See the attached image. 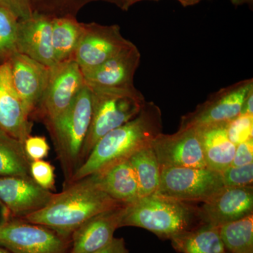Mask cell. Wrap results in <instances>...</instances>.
Wrapping results in <instances>:
<instances>
[{"mask_svg":"<svg viewBox=\"0 0 253 253\" xmlns=\"http://www.w3.org/2000/svg\"><path fill=\"white\" fill-rule=\"evenodd\" d=\"M0 207H1V203H0Z\"/></svg>","mask_w":253,"mask_h":253,"instance_id":"obj_40","label":"cell"},{"mask_svg":"<svg viewBox=\"0 0 253 253\" xmlns=\"http://www.w3.org/2000/svg\"><path fill=\"white\" fill-rule=\"evenodd\" d=\"M124 206L102 191L91 175L63 186L45 208L21 219L47 226L71 238L84 221L108 210Z\"/></svg>","mask_w":253,"mask_h":253,"instance_id":"obj_2","label":"cell"},{"mask_svg":"<svg viewBox=\"0 0 253 253\" xmlns=\"http://www.w3.org/2000/svg\"><path fill=\"white\" fill-rule=\"evenodd\" d=\"M132 44L123 36L118 25L84 23V31L74 60L84 71L99 66Z\"/></svg>","mask_w":253,"mask_h":253,"instance_id":"obj_10","label":"cell"},{"mask_svg":"<svg viewBox=\"0 0 253 253\" xmlns=\"http://www.w3.org/2000/svg\"><path fill=\"white\" fill-rule=\"evenodd\" d=\"M92 104L89 86H83L71 107L45 126L54 144L68 185L80 166L82 150L90 126Z\"/></svg>","mask_w":253,"mask_h":253,"instance_id":"obj_4","label":"cell"},{"mask_svg":"<svg viewBox=\"0 0 253 253\" xmlns=\"http://www.w3.org/2000/svg\"><path fill=\"white\" fill-rule=\"evenodd\" d=\"M0 5L11 11L18 20L25 19L33 14L31 0H0Z\"/></svg>","mask_w":253,"mask_h":253,"instance_id":"obj_32","label":"cell"},{"mask_svg":"<svg viewBox=\"0 0 253 253\" xmlns=\"http://www.w3.org/2000/svg\"><path fill=\"white\" fill-rule=\"evenodd\" d=\"M55 168L47 161L39 160L32 161L31 174L33 179L44 189L55 190Z\"/></svg>","mask_w":253,"mask_h":253,"instance_id":"obj_30","label":"cell"},{"mask_svg":"<svg viewBox=\"0 0 253 253\" xmlns=\"http://www.w3.org/2000/svg\"><path fill=\"white\" fill-rule=\"evenodd\" d=\"M240 114L253 116V91L245 99Z\"/></svg>","mask_w":253,"mask_h":253,"instance_id":"obj_35","label":"cell"},{"mask_svg":"<svg viewBox=\"0 0 253 253\" xmlns=\"http://www.w3.org/2000/svg\"><path fill=\"white\" fill-rule=\"evenodd\" d=\"M141 1H160V0H124L123 2V6L122 9L123 11H128L129 8L131 7L132 5L136 4V3L139 2Z\"/></svg>","mask_w":253,"mask_h":253,"instance_id":"obj_36","label":"cell"},{"mask_svg":"<svg viewBox=\"0 0 253 253\" xmlns=\"http://www.w3.org/2000/svg\"><path fill=\"white\" fill-rule=\"evenodd\" d=\"M89 87L92 112L90 126L82 150L81 166L101 138L135 118L146 102L144 95L135 86Z\"/></svg>","mask_w":253,"mask_h":253,"instance_id":"obj_5","label":"cell"},{"mask_svg":"<svg viewBox=\"0 0 253 253\" xmlns=\"http://www.w3.org/2000/svg\"><path fill=\"white\" fill-rule=\"evenodd\" d=\"M226 123L196 127L206 166L219 172L231 166L236 149V145L231 142L228 136Z\"/></svg>","mask_w":253,"mask_h":253,"instance_id":"obj_20","label":"cell"},{"mask_svg":"<svg viewBox=\"0 0 253 253\" xmlns=\"http://www.w3.org/2000/svg\"><path fill=\"white\" fill-rule=\"evenodd\" d=\"M253 91V78L221 88L182 116L179 129L229 122L239 116L245 99Z\"/></svg>","mask_w":253,"mask_h":253,"instance_id":"obj_9","label":"cell"},{"mask_svg":"<svg viewBox=\"0 0 253 253\" xmlns=\"http://www.w3.org/2000/svg\"><path fill=\"white\" fill-rule=\"evenodd\" d=\"M92 253H129V250L123 238H114L109 245Z\"/></svg>","mask_w":253,"mask_h":253,"instance_id":"obj_34","label":"cell"},{"mask_svg":"<svg viewBox=\"0 0 253 253\" xmlns=\"http://www.w3.org/2000/svg\"><path fill=\"white\" fill-rule=\"evenodd\" d=\"M199 207L203 224L221 226L253 214V186L224 187Z\"/></svg>","mask_w":253,"mask_h":253,"instance_id":"obj_13","label":"cell"},{"mask_svg":"<svg viewBox=\"0 0 253 253\" xmlns=\"http://www.w3.org/2000/svg\"><path fill=\"white\" fill-rule=\"evenodd\" d=\"M71 238L21 218L2 217L0 247L11 253H70Z\"/></svg>","mask_w":253,"mask_h":253,"instance_id":"obj_6","label":"cell"},{"mask_svg":"<svg viewBox=\"0 0 253 253\" xmlns=\"http://www.w3.org/2000/svg\"><path fill=\"white\" fill-rule=\"evenodd\" d=\"M201 224L199 206L194 203L154 194L126 205L121 227L143 228L160 239L170 240Z\"/></svg>","mask_w":253,"mask_h":253,"instance_id":"obj_3","label":"cell"},{"mask_svg":"<svg viewBox=\"0 0 253 253\" xmlns=\"http://www.w3.org/2000/svg\"><path fill=\"white\" fill-rule=\"evenodd\" d=\"M18 19L0 5V64L9 62L16 49Z\"/></svg>","mask_w":253,"mask_h":253,"instance_id":"obj_27","label":"cell"},{"mask_svg":"<svg viewBox=\"0 0 253 253\" xmlns=\"http://www.w3.org/2000/svg\"><path fill=\"white\" fill-rule=\"evenodd\" d=\"M52 18L33 13L18 20L16 49L20 54L52 68L56 65L52 42Z\"/></svg>","mask_w":253,"mask_h":253,"instance_id":"obj_17","label":"cell"},{"mask_svg":"<svg viewBox=\"0 0 253 253\" xmlns=\"http://www.w3.org/2000/svg\"><path fill=\"white\" fill-rule=\"evenodd\" d=\"M126 207L108 210L84 221L71 236L70 253H92L109 245L121 227Z\"/></svg>","mask_w":253,"mask_h":253,"instance_id":"obj_16","label":"cell"},{"mask_svg":"<svg viewBox=\"0 0 253 253\" xmlns=\"http://www.w3.org/2000/svg\"><path fill=\"white\" fill-rule=\"evenodd\" d=\"M83 31L84 23L79 22L76 17L52 18L51 42L56 64L74 60Z\"/></svg>","mask_w":253,"mask_h":253,"instance_id":"obj_22","label":"cell"},{"mask_svg":"<svg viewBox=\"0 0 253 253\" xmlns=\"http://www.w3.org/2000/svg\"><path fill=\"white\" fill-rule=\"evenodd\" d=\"M226 130L236 146L253 138V116L240 114L226 123Z\"/></svg>","mask_w":253,"mask_h":253,"instance_id":"obj_28","label":"cell"},{"mask_svg":"<svg viewBox=\"0 0 253 253\" xmlns=\"http://www.w3.org/2000/svg\"><path fill=\"white\" fill-rule=\"evenodd\" d=\"M24 143L0 130V177L31 176Z\"/></svg>","mask_w":253,"mask_h":253,"instance_id":"obj_23","label":"cell"},{"mask_svg":"<svg viewBox=\"0 0 253 253\" xmlns=\"http://www.w3.org/2000/svg\"><path fill=\"white\" fill-rule=\"evenodd\" d=\"M224 188L217 171L207 168H168L161 169L156 194L196 204L206 202Z\"/></svg>","mask_w":253,"mask_h":253,"instance_id":"obj_7","label":"cell"},{"mask_svg":"<svg viewBox=\"0 0 253 253\" xmlns=\"http://www.w3.org/2000/svg\"><path fill=\"white\" fill-rule=\"evenodd\" d=\"M128 161L135 172L140 198L156 194L161 177V169L152 145L131 155Z\"/></svg>","mask_w":253,"mask_h":253,"instance_id":"obj_24","label":"cell"},{"mask_svg":"<svg viewBox=\"0 0 253 253\" xmlns=\"http://www.w3.org/2000/svg\"><path fill=\"white\" fill-rule=\"evenodd\" d=\"M140 60V51L132 44L99 66L81 70L84 83L90 87H133Z\"/></svg>","mask_w":253,"mask_h":253,"instance_id":"obj_15","label":"cell"},{"mask_svg":"<svg viewBox=\"0 0 253 253\" xmlns=\"http://www.w3.org/2000/svg\"><path fill=\"white\" fill-rule=\"evenodd\" d=\"M91 176L100 189L120 204L126 206L140 198L135 172L128 160Z\"/></svg>","mask_w":253,"mask_h":253,"instance_id":"obj_19","label":"cell"},{"mask_svg":"<svg viewBox=\"0 0 253 253\" xmlns=\"http://www.w3.org/2000/svg\"><path fill=\"white\" fill-rule=\"evenodd\" d=\"M162 129L161 109L154 101H146L135 118L98 141L69 184L127 160L136 151L152 145Z\"/></svg>","mask_w":253,"mask_h":253,"instance_id":"obj_1","label":"cell"},{"mask_svg":"<svg viewBox=\"0 0 253 253\" xmlns=\"http://www.w3.org/2000/svg\"><path fill=\"white\" fill-rule=\"evenodd\" d=\"M177 1H179L183 6L186 7V6H194V5L199 4L204 0H177Z\"/></svg>","mask_w":253,"mask_h":253,"instance_id":"obj_38","label":"cell"},{"mask_svg":"<svg viewBox=\"0 0 253 253\" xmlns=\"http://www.w3.org/2000/svg\"><path fill=\"white\" fill-rule=\"evenodd\" d=\"M55 194L40 186L31 176L0 177L2 217L24 218L45 208Z\"/></svg>","mask_w":253,"mask_h":253,"instance_id":"obj_11","label":"cell"},{"mask_svg":"<svg viewBox=\"0 0 253 253\" xmlns=\"http://www.w3.org/2000/svg\"><path fill=\"white\" fill-rule=\"evenodd\" d=\"M29 115L15 89L9 61L0 64V130L24 143L33 129Z\"/></svg>","mask_w":253,"mask_h":253,"instance_id":"obj_18","label":"cell"},{"mask_svg":"<svg viewBox=\"0 0 253 253\" xmlns=\"http://www.w3.org/2000/svg\"><path fill=\"white\" fill-rule=\"evenodd\" d=\"M0 253H11L9 252L7 250L3 249V248L0 247Z\"/></svg>","mask_w":253,"mask_h":253,"instance_id":"obj_39","label":"cell"},{"mask_svg":"<svg viewBox=\"0 0 253 253\" xmlns=\"http://www.w3.org/2000/svg\"><path fill=\"white\" fill-rule=\"evenodd\" d=\"M221 239L229 253H253V214L219 226Z\"/></svg>","mask_w":253,"mask_h":253,"instance_id":"obj_25","label":"cell"},{"mask_svg":"<svg viewBox=\"0 0 253 253\" xmlns=\"http://www.w3.org/2000/svg\"><path fill=\"white\" fill-rule=\"evenodd\" d=\"M253 163V138L236 146L231 166H242Z\"/></svg>","mask_w":253,"mask_h":253,"instance_id":"obj_33","label":"cell"},{"mask_svg":"<svg viewBox=\"0 0 253 253\" xmlns=\"http://www.w3.org/2000/svg\"><path fill=\"white\" fill-rule=\"evenodd\" d=\"M84 85L83 73L75 60L55 65L31 121L36 120L44 126L53 122L71 107Z\"/></svg>","mask_w":253,"mask_h":253,"instance_id":"obj_8","label":"cell"},{"mask_svg":"<svg viewBox=\"0 0 253 253\" xmlns=\"http://www.w3.org/2000/svg\"><path fill=\"white\" fill-rule=\"evenodd\" d=\"M152 146L161 169L207 168L196 127L178 129L172 134L161 133L153 141Z\"/></svg>","mask_w":253,"mask_h":253,"instance_id":"obj_12","label":"cell"},{"mask_svg":"<svg viewBox=\"0 0 253 253\" xmlns=\"http://www.w3.org/2000/svg\"><path fill=\"white\" fill-rule=\"evenodd\" d=\"M24 147L31 161L43 160L49 154V146L44 136H28L24 141Z\"/></svg>","mask_w":253,"mask_h":253,"instance_id":"obj_31","label":"cell"},{"mask_svg":"<svg viewBox=\"0 0 253 253\" xmlns=\"http://www.w3.org/2000/svg\"><path fill=\"white\" fill-rule=\"evenodd\" d=\"M94 1L110 3L122 9L124 0H31L33 13L45 15L52 18L65 16L76 17L82 8Z\"/></svg>","mask_w":253,"mask_h":253,"instance_id":"obj_26","label":"cell"},{"mask_svg":"<svg viewBox=\"0 0 253 253\" xmlns=\"http://www.w3.org/2000/svg\"><path fill=\"white\" fill-rule=\"evenodd\" d=\"M231 4H234V6H241V5L248 4L249 5L250 7L253 6V0H229Z\"/></svg>","mask_w":253,"mask_h":253,"instance_id":"obj_37","label":"cell"},{"mask_svg":"<svg viewBox=\"0 0 253 253\" xmlns=\"http://www.w3.org/2000/svg\"><path fill=\"white\" fill-rule=\"evenodd\" d=\"M9 64L15 89L31 120L45 91L51 68L18 52Z\"/></svg>","mask_w":253,"mask_h":253,"instance_id":"obj_14","label":"cell"},{"mask_svg":"<svg viewBox=\"0 0 253 253\" xmlns=\"http://www.w3.org/2000/svg\"><path fill=\"white\" fill-rule=\"evenodd\" d=\"M224 187L253 186V163L242 166H232L221 172Z\"/></svg>","mask_w":253,"mask_h":253,"instance_id":"obj_29","label":"cell"},{"mask_svg":"<svg viewBox=\"0 0 253 253\" xmlns=\"http://www.w3.org/2000/svg\"><path fill=\"white\" fill-rule=\"evenodd\" d=\"M172 247L180 253H229L226 250L219 226L201 224L170 239Z\"/></svg>","mask_w":253,"mask_h":253,"instance_id":"obj_21","label":"cell"}]
</instances>
